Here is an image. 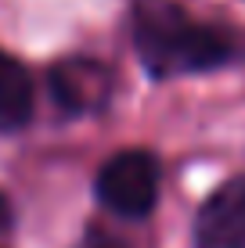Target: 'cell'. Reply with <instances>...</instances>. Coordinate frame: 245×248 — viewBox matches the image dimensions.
<instances>
[{
	"instance_id": "cell-1",
	"label": "cell",
	"mask_w": 245,
	"mask_h": 248,
	"mask_svg": "<svg viewBox=\"0 0 245 248\" xmlns=\"http://www.w3.org/2000/svg\"><path fill=\"white\" fill-rule=\"evenodd\" d=\"M130 44L155 79L209 72L234 58L231 32L195 22L177 0H130Z\"/></svg>"
},
{
	"instance_id": "cell-2",
	"label": "cell",
	"mask_w": 245,
	"mask_h": 248,
	"mask_svg": "<svg viewBox=\"0 0 245 248\" xmlns=\"http://www.w3.org/2000/svg\"><path fill=\"white\" fill-rule=\"evenodd\" d=\"M94 194L119 219H145L159 202V158L145 148L115 151L98 169Z\"/></svg>"
},
{
	"instance_id": "cell-3",
	"label": "cell",
	"mask_w": 245,
	"mask_h": 248,
	"mask_svg": "<svg viewBox=\"0 0 245 248\" xmlns=\"http://www.w3.org/2000/svg\"><path fill=\"white\" fill-rule=\"evenodd\" d=\"M112 68L98 58H62L47 72L54 105L65 115H94L112 101Z\"/></svg>"
},
{
	"instance_id": "cell-4",
	"label": "cell",
	"mask_w": 245,
	"mask_h": 248,
	"mask_svg": "<svg viewBox=\"0 0 245 248\" xmlns=\"http://www.w3.org/2000/svg\"><path fill=\"white\" fill-rule=\"evenodd\" d=\"M195 248H245V176L220 184L195 216Z\"/></svg>"
},
{
	"instance_id": "cell-5",
	"label": "cell",
	"mask_w": 245,
	"mask_h": 248,
	"mask_svg": "<svg viewBox=\"0 0 245 248\" xmlns=\"http://www.w3.org/2000/svg\"><path fill=\"white\" fill-rule=\"evenodd\" d=\"M36 90L33 76L15 54L0 50V133H15L33 119Z\"/></svg>"
},
{
	"instance_id": "cell-6",
	"label": "cell",
	"mask_w": 245,
	"mask_h": 248,
	"mask_svg": "<svg viewBox=\"0 0 245 248\" xmlns=\"http://www.w3.org/2000/svg\"><path fill=\"white\" fill-rule=\"evenodd\" d=\"M80 248H130L123 237H115L112 230H101V227H87V237H83Z\"/></svg>"
},
{
	"instance_id": "cell-7",
	"label": "cell",
	"mask_w": 245,
	"mask_h": 248,
	"mask_svg": "<svg viewBox=\"0 0 245 248\" xmlns=\"http://www.w3.org/2000/svg\"><path fill=\"white\" fill-rule=\"evenodd\" d=\"M11 223H15V212H11V202H7V194L0 191V234H4V230H11Z\"/></svg>"
}]
</instances>
